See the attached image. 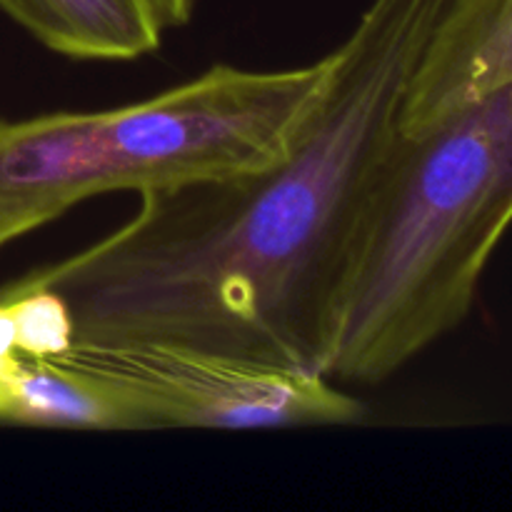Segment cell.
Returning <instances> with one entry per match:
<instances>
[{
	"instance_id": "6da1fadb",
	"label": "cell",
	"mask_w": 512,
	"mask_h": 512,
	"mask_svg": "<svg viewBox=\"0 0 512 512\" xmlns=\"http://www.w3.org/2000/svg\"><path fill=\"white\" fill-rule=\"evenodd\" d=\"M445 3L370 0L283 158L140 195L113 233L18 280L63 295L75 340H163L315 370L350 238Z\"/></svg>"
},
{
	"instance_id": "7a4b0ae2",
	"label": "cell",
	"mask_w": 512,
	"mask_h": 512,
	"mask_svg": "<svg viewBox=\"0 0 512 512\" xmlns=\"http://www.w3.org/2000/svg\"><path fill=\"white\" fill-rule=\"evenodd\" d=\"M512 225V83L398 130L335 283L315 370L375 385L453 333Z\"/></svg>"
},
{
	"instance_id": "3957f363",
	"label": "cell",
	"mask_w": 512,
	"mask_h": 512,
	"mask_svg": "<svg viewBox=\"0 0 512 512\" xmlns=\"http://www.w3.org/2000/svg\"><path fill=\"white\" fill-rule=\"evenodd\" d=\"M338 48L308 65H210L138 103L0 120V248L110 193H160L283 158L328 95Z\"/></svg>"
},
{
	"instance_id": "277c9868",
	"label": "cell",
	"mask_w": 512,
	"mask_h": 512,
	"mask_svg": "<svg viewBox=\"0 0 512 512\" xmlns=\"http://www.w3.org/2000/svg\"><path fill=\"white\" fill-rule=\"evenodd\" d=\"M55 360L120 390L153 430L320 428L368 415L310 368L163 340H75Z\"/></svg>"
},
{
	"instance_id": "5b68a950",
	"label": "cell",
	"mask_w": 512,
	"mask_h": 512,
	"mask_svg": "<svg viewBox=\"0 0 512 512\" xmlns=\"http://www.w3.org/2000/svg\"><path fill=\"white\" fill-rule=\"evenodd\" d=\"M510 83L512 0H448L410 75L398 130H428Z\"/></svg>"
},
{
	"instance_id": "8992f818",
	"label": "cell",
	"mask_w": 512,
	"mask_h": 512,
	"mask_svg": "<svg viewBox=\"0 0 512 512\" xmlns=\"http://www.w3.org/2000/svg\"><path fill=\"white\" fill-rule=\"evenodd\" d=\"M0 425L83 433H148L150 423L113 385L58 360L0 355Z\"/></svg>"
},
{
	"instance_id": "52a82bcc",
	"label": "cell",
	"mask_w": 512,
	"mask_h": 512,
	"mask_svg": "<svg viewBox=\"0 0 512 512\" xmlns=\"http://www.w3.org/2000/svg\"><path fill=\"white\" fill-rule=\"evenodd\" d=\"M0 10L70 60L128 63L158 53L165 35L150 0H0Z\"/></svg>"
},
{
	"instance_id": "ba28073f",
	"label": "cell",
	"mask_w": 512,
	"mask_h": 512,
	"mask_svg": "<svg viewBox=\"0 0 512 512\" xmlns=\"http://www.w3.org/2000/svg\"><path fill=\"white\" fill-rule=\"evenodd\" d=\"M75 343V323L63 295L20 280L0 288V355L55 360Z\"/></svg>"
},
{
	"instance_id": "9c48e42d",
	"label": "cell",
	"mask_w": 512,
	"mask_h": 512,
	"mask_svg": "<svg viewBox=\"0 0 512 512\" xmlns=\"http://www.w3.org/2000/svg\"><path fill=\"white\" fill-rule=\"evenodd\" d=\"M153 3L155 15H158L160 25L165 28V33L173 28H183L193 20L195 5L198 0H150Z\"/></svg>"
}]
</instances>
